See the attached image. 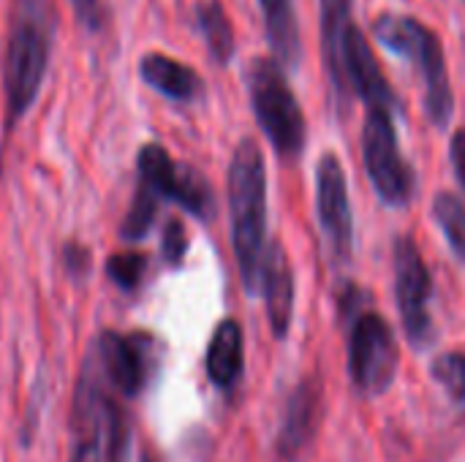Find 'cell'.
<instances>
[{"label":"cell","instance_id":"6da1fadb","mask_svg":"<svg viewBox=\"0 0 465 462\" xmlns=\"http://www.w3.org/2000/svg\"><path fill=\"white\" fill-rule=\"evenodd\" d=\"M57 33L54 0H14L3 54L5 128L11 131L35 103L46 79Z\"/></svg>","mask_w":465,"mask_h":462},{"label":"cell","instance_id":"7a4b0ae2","mask_svg":"<svg viewBox=\"0 0 465 462\" xmlns=\"http://www.w3.org/2000/svg\"><path fill=\"white\" fill-rule=\"evenodd\" d=\"M232 240L245 291L262 289L267 256V174L264 155L253 139H242L229 163Z\"/></svg>","mask_w":465,"mask_h":462},{"label":"cell","instance_id":"3957f363","mask_svg":"<svg viewBox=\"0 0 465 462\" xmlns=\"http://www.w3.org/2000/svg\"><path fill=\"white\" fill-rule=\"evenodd\" d=\"M373 35L390 52L411 60L420 68L425 82V112L436 128H447L455 112V95L439 35L420 19L392 11L373 19Z\"/></svg>","mask_w":465,"mask_h":462},{"label":"cell","instance_id":"277c9868","mask_svg":"<svg viewBox=\"0 0 465 462\" xmlns=\"http://www.w3.org/2000/svg\"><path fill=\"white\" fill-rule=\"evenodd\" d=\"M245 87L256 123L275 152L297 158L305 147V114L286 82L283 65L275 57H253L245 68Z\"/></svg>","mask_w":465,"mask_h":462},{"label":"cell","instance_id":"5b68a950","mask_svg":"<svg viewBox=\"0 0 465 462\" xmlns=\"http://www.w3.org/2000/svg\"><path fill=\"white\" fill-rule=\"evenodd\" d=\"M362 155L368 177L384 204L401 207L414 191V172L403 161L398 147V133L392 112L384 106H371L362 125Z\"/></svg>","mask_w":465,"mask_h":462},{"label":"cell","instance_id":"8992f818","mask_svg":"<svg viewBox=\"0 0 465 462\" xmlns=\"http://www.w3.org/2000/svg\"><path fill=\"white\" fill-rule=\"evenodd\" d=\"M90 351L109 389L128 400L144 392L161 359V346L147 332L120 335L114 329H104L90 346Z\"/></svg>","mask_w":465,"mask_h":462},{"label":"cell","instance_id":"52a82bcc","mask_svg":"<svg viewBox=\"0 0 465 462\" xmlns=\"http://www.w3.org/2000/svg\"><path fill=\"white\" fill-rule=\"evenodd\" d=\"M136 169H139V185L150 188L161 202L169 199L202 221L213 215L215 199L204 174H199L188 163H177L163 144L147 142L136 155Z\"/></svg>","mask_w":465,"mask_h":462},{"label":"cell","instance_id":"ba28073f","mask_svg":"<svg viewBox=\"0 0 465 462\" xmlns=\"http://www.w3.org/2000/svg\"><path fill=\"white\" fill-rule=\"evenodd\" d=\"M398 373V343L390 324L365 313L354 321L349 338V376L357 392L376 398L384 395Z\"/></svg>","mask_w":465,"mask_h":462},{"label":"cell","instance_id":"9c48e42d","mask_svg":"<svg viewBox=\"0 0 465 462\" xmlns=\"http://www.w3.org/2000/svg\"><path fill=\"white\" fill-rule=\"evenodd\" d=\"M430 272L428 264L422 261L417 245L403 237L395 245V291H398V305L403 316L406 335L414 346H428L433 340V324L428 313L430 302Z\"/></svg>","mask_w":465,"mask_h":462},{"label":"cell","instance_id":"30bf717a","mask_svg":"<svg viewBox=\"0 0 465 462\" xmlns=\"http://www.w3.org/2000/svg\"><path fill=\"white\" fill-rule=\"evenodd\" d=\"M316 202H319V218L322 229L327 234V242L338 259H346L351 253V207H349V188L346 174L335 152H324L316 166Z\"/></svg>","mask_w":465,"mask_h":462},{"label":"cell","instance_id":"8fae6325","mask_svg":"<svg viewBox=\"0 0 465 462\" xmlns=\"http://www.w3.org/2000/svg\"><path fill=\"white\" fill-rule=\"evenodd\" d=\"M343 71H346V84L351 95H360L368 109L371 106H384V109H398V95L392 84L384 79V71L379 68V60L371 49V41L365 33L351 25L343 46Z\"/></svg>","mask_w":465,"mask_h":462},{"label":"cell","instance_id":"7c38bea8","mask_svg":"<svg viewBox=\"0 0 465 462\" xmlns=\"http://www.w3.org/2000/svg\"><path fill=\"white\" fill-rule=\"evenodd\" d=\"M139 76L147 87H153L155 93H161L163 98L177 101V103H191V101L204 95L202 76L191 65H185V63H180L163 52L142 54Z\"/></svg>","mask_w":465,"mask_h":462},{"label":"cell","instance_id":"4fadbf2b","mask_svg":"<svg viewBox=\"0 0 465 462\" xmlns=\"http://www.w3.org/2000/svg\"><path fill=\"white\" fill-rule=\"evenodd\" d=\"M262 289L267 300V319L275 332V338H286L292 313H294V275L292 264L286 259V251L272 242L264 256V272H262Z\"/></svg>","mask_w":465,"mask_h":462},{"label":"cell","instance_id":"5bb4252c","mask_svg":"<svg viewBox=\"0 0 465 462\" xmlns=\"http://www.w3.org/2000/svg\"><path fill=\"white\" fill-rule=\"evenodd\" d=\"M351 3L354 0H322V52H324V65L330 71V79L341 103H346L351 95L346 84V71H343V46L354 25Z\"/></svg>","mask_w":465,"mask_h":462},{"label":"cell","instance_id":"9a60e30c","mask_svg":"<svg viewBox=\"0 0 465 462\" xmlns=\"http://www.w3.org/2000/svg\"><path fill=\"white\" fill-rule=\"evenodd\" d=\"M316 422H319V389L313 381H305L292 392L286 419L281 428L278 449L286 460H294L311 444L316 433Z\"/></svg>","mask_w":465,"mask_h":462},{"label":"cell","instance_id":"2e32d148","mask_svg":"<svg viewBox=\"0 0 465 462\" xmlns=\"http://www.w3.org/2000/svg\"><path fill=\"white\" fill-rule=\"evenodd\" d=\"M242 373V329L237 321L226 319L215 327L207 349V376L215 387L229 389Z\"/></svg>","mask_w":465,"mask_h":462},{"label":"cell","instance_id":"e0dca14e","mask_svg":"<svg viewBox=\"0 0 465 462\" xmlns=\"http://www.w3.org/2000/svg\"><path fill=\"white\" fill-rule=\"evenodd\" d=\"M259 5L264 14V27H267V38L272 46V57L283 68L297 65L302 54V41H300L294 3L292 0H259Z\"/></svg>","mask_w":465,"mask_h":462},{"label":"cell","instance_id":"ac0fdd59","mask_svg":"<svg viewBox=\"0 0 465 462\" xmlns=\"http://www.w3.org/2000/svg\"><path fill=\"white\" fill-rule=\"evenodd\" d=\"M196 22L204 35L207 52L218 65H226L234 57L237 41H234V27L232 19L223 8L221 0H199L196 3Z\"/></svg>","mask_w":465,"mask_h":462},{"label":"cell","instance_id":"d6986e66","mask_svg":"<svg viewBox=\"0 0 465 462\" xmlns=\"http://www.w3.org/2000/svg\"><path fill=\"white\" fill-rule=\"evenodd\" d=\"M158 204H161V199H158L150 188L136 185L134 202H131L128 215H125V221H123V226H120V237H123L125 242H139V240H144L147 231L153 229L155 215H158Z\"/></svg>","mask_w":465,"mask_h":462},{"label":"cell","instance_id":"ffe728a7","mask_svg":"<svg viewBox=\"0 0 465 462\" xmlns=\"http://www.w3.org/2000/svg\"><path fill=\"white\" fill-rule=\"evenodd\" d=\"M131 452V430L123 406L117 398L106 406V422H104V462H128Z\"/></svg>","mask_w":465,"mask_h":462},{"label":"cell","instance_id":"44dd1931","mask_svg":"<svg viewBox=\"0 0 465 462\" xmlns=\"http://www.w3.org/2000/svg\"><path fill=\"white\" fill-rule=\"evenodd\" d=\"M433 215L441 226V231L450 240V248L455 256L465 261V207L452 193H439L433 202Z\"/></svg>","mask_w":465,"mask_h":462},{"label":"cell","instance_id":"7402d4cb","mask_svg":"<svg viewBox=\"0 0 465 462\" xmlns=\"http://www.w3.org/2000/svg\"><path fill=\"white\" fill-rule=\"evenodd\" d=\"M144 267H147V259H144L142 253H134V251L114 253V256H109V261H106L109 278H112L120 289H125V291H134V289L142 283Z\"/></svg>","mask_w":465,"mask_h":462},{"label":"cell","instance_id":"603a6c76","mask_svg":"<svg viewBox=\"0 0 465 462\" xmlns=\"http://www.w3.org/2000/svg\"><path fill=\"white\" fill-rule=\"evenodd\" d=\"M433 378L455 398L465 400V354H444L433 362Z\"/></svg>","mask_w":465,"mask_h":462},{"label":"cell","instance_id":"cb8c5ba5","mask_svg":"<svg viewBox=\"0 0 465 462\" xmlns=\"http://www.w3.org/2000/svg\"><path fill=\"white\" fill-rule=\"evenodd\" d=\"M74 8V16L79 22V27L90 35H98L106 22H109V5L106 0H68Z\"/></svg>","mask_w":465,"mask_h":462},{"label":"cell","instance_id":"d4e9b609","mask_svg":"<svg viewBox=\"0 0 465 462\" xmlns=\"http://www.w3.org/2000/svg\"><path fill=\"white\" fill-rule=\"evenodd\" d=\"M185 251H188V234H185V226H183V221L172 218V221L166 223V229H163V237H161V253H163L166 264L177 267V264L183 261Z\"/></svg>","mask_w":465,"mask_h":462},{"label":"cell","instance_id":"484cf974","mask_svg":"<svg viewBox=\"0 0 465 462\" xmlns=\"http://www.w3.org/2000/svg\"><path fill=\"white\" fill-rule=\"evenodd\" d=\"M450 155H452V166H455L458 182H460V188L465 191V128H460V131L452 136Z\"/></svg>","mask_w":465,"mask_h":462},{"label":"cell","instance_id":"4316f807","mask_svg":"<svg viewBox=\"0 0 465 462\" xmlns=\"http://www.w3.org/2000/svg\"><path fill=\"white\" fill-rule=\"evenodd\" d=\"M63 261H65L68 270H76V272H87L90 270V253L82 245H74V242L63 251Z\"/></svg>","mask_w":465,"mask_h":462}]
</instances>
